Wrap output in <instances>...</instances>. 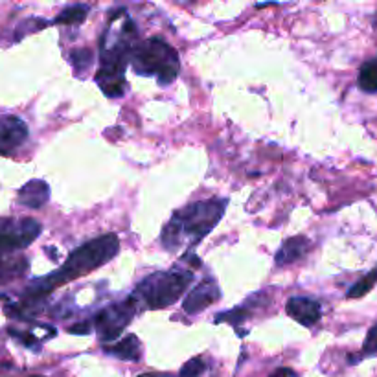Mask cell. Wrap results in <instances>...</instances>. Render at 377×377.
<instances>
[{"label": "cell", "instance_id": "1", "mask_svg": "<svg viewBox=\"0 0 377 377\" xmlns=\"http://www.w3.org/2000/svg\"><path fill=\"white\" fill-rule=\"evenodd\" d=\"M118 250L120 239L116 234H105V236L94 237L91 242L83 243L81 247L72 250L61 269H57L56 272H52L48 277L33 282L26 289V293H24V299L28 302L44 299L46 294H50V291H53L59 285L78 280V278L85 277L88 272L96 271V269L109 264L110 259L118 254Z\"/></svg>", "mask_w": 377, "mask_h": 377}, {"label": "cell", "instance_id": "10", "mask_svg": "<svg viewBox=\"0 0 377 377\" xmlns=\"http://www.w3.org/2000/svg\"><path fill=\"white\" fill-rule=\"evenodd\" d=\"M50 199V186L41 179H33L22 186L17 193V201L22 207L39 210Z\"/></svg>", "mask_w": 377, "mask_h": 377}, {"label": "cell", "instance_id": "14", "mask_svg": "<svg viewBox=\"0 0 377 377\" xmlns=\"http://www.w3.org/2000/svg\"><path fill=\"white\" fill-rule=\"evenodd\" d=\"M88 15V6L76 4L71 8H65L61 14L56 17V24H81Z\"/></svg>", "mask_w": 377, "mask_h": 377}, {"label": "cell", "instance_id": "22", "mask_svg": "<svg viewBox=\"0 0 377 377\" xmlns=\"http://www.w3.org/2000/svg\"><path fill=\"white\" fill-rule=\"evenodd\" d=\"M271 377H296V373H294L291 368H280L272 373Z\"/></svg>", "mask_w": 377, "mask_h": 377}, {"label": "cell", "instance_id": "24", "mask_svg": "<svg viewBox=\"0 0 377 377\" xmlns=\"http://www.w3.org/2000/svg\"><path fill=\"white\" fill-rule=\"evenodd\" d=\"M31 377H43V376H31Z\"/></svg>", "mask_w": 377, "mask_h": 377}, {"label": "cell", "instance_id": "16", "mask_svg": "<svg viewBox=\"0 0 377 377\" xmlns=\"http://www.w3.org/2000/svg\"><path fill=\"white\" fill-rule=\"evenodd\" d=\"M71 63L74 66L76 74H81V72L88 71L91 65L94 63V53L88 48H78L71 52Z\"/></svg>", "mask_w": 377, "mask_h": 377}, {"label": "cell", "instance_id": "12", "mask_svg": "<svg viewBox=\"0 0 377 377\" xmlns=\"http://www.w3.org/2000/svg\"><path fill=\"white\" fill-rule=\"evenodd\" d=\"M105 353L116 357L120 361H138L142 357V344L140 341L136 339V335H128V337L120 339V341L113 342V344H107L103 346Z\"/></svg>", "mask_w": 377, "mask_h": 377}, {"label": "cell", "instance_id": "6", "mask_svg": "<svg viewBox=\"0 0 377 377\" xmlns=\"http://www.w3.org/2000/svg\"><path fill=\"white\" fill-rule=\"evenodd\" d=\"M43 227L36 220H0V258L8 252L30 247Z\"/></svg>", "mask_w": 377, "mask_h": 377}, {"label": "cell", "instance_id": "20", "mask_svg": "<svg viewBox=\"0 0 377 377\" xmlns=\"http://www.w3.org/2000/svg\"><path fill=\"white\" fill-rule=\"evenodd\" d=\"M9 334L14 335V337H17L19 341L22 342V344H26L28 348H31V350H37V341L33 335H28V334H22V331H17V329H9Z\"/></svg>", "mask_w": 377, "mask_h": 377}, {"label": "cell", "instance_id": "13", "mask_svg": "<svg viewBox=\"0 0 377 377\" xmlns=\"http://www.w3.org/2000/svg\"><path fill=\"white\" fill-rule=\"evenodd\" d=\"M359 88L363 93H377V57L364 63L359 71Z\"/></svg>", "mask_w": 377, "mask_h": 377}, {"label": "cell", "instance_id": "3", "mask_svg": "<svg viewBox=\"0 0 377 377\" xmlns=\"http://www.w3.org/2000/svg\"><path fill=\"white\" fill-rule=\"evenodd\" d=\"M133 71L138 76H157V81L167 87L177 79L180 68L179 53L160 37H150L131 48Z\"/></svg>", "mask_w": 377, "mask_h": 377}, {"label": "cell", "instance_id": "7", "mask_svg": "<svg viewBox=\"0 0 377 377\" xmlns=\"http://www.w3.org/2000/svg\"><path fill=\"white\" fill-rule=\"evenodd\" d=\"M28 140V125L19 116H0V155L9 157Z\"/></svg>", "mask_w": 377, "mask_h": 377}, {"label": "cell", "instance_id": "11", "mask_svg": "<svg viewBox=\"0 0 377 377\" xmlns=\"http://www.w3.org/2000/svg\"><path fill=\"white\" fill-rule=\"evenodd\" d=\"M311 249V242L306 236H294L280 247V250L274 256V265L277 267H285V265L296 264L299 259L309 252Z\"/></svg>", "mask_w": 377, "mask_h": 377}, {"label": "cell", "instance_id": "17", "mask_svg": "<svg viewBox=\"0 0 377 377\" xmlns=\"http://www.w3.org/2000/svg\"><path fill=\"white\" fill-rule=\"evenodd\" d=\"M373 356H377V324L370 328L368 335H366V339H364L361 356L356 357V359H351L350 363H359V361L364 359V357H373Z\"/></svg>", "mask_w": 377, "mask_h": 377}, {"label": "cell", "instance_id": "5", "mask_svg": "<svg viewBox=\"0 0 377 377\" xmlns=\"http://www.w3.org/2000/svg\"><path fill=\"white\" fill-rule=\"evenodd\" d=\"M136 309H138V302L133 294L122 302L110 304L105 309H101L93 324L96 328L100 341L116 342V339L122 335L125 326L133 321Z\"/></svg>", "mask_w": 377, "mask_h": 377}, {"label": "cell", "instance_id": "15", "mask_svg": "<svg viewBox=\"0 0 377 377\" xmlns=\"http://www.w3.org/2000/svg\"><path fill=\"white\" fill-rule=\"evenodd\" d=\"M377 284V267L372 269L368 274H364L359 282L351 285L350 289H348V299H363L364 294H368L372 291L373 285Z\"/></svg>", "mask_w": 377, "mask_h": 377}, {"label": "cell", "instance_id": "19", "mask_svg": "<svg viewBox=\"0 0 377 377\" xmlns=\"http://www.w3.org/2000/svg\"><path fill=\"white\" fill-rule=\"evenodd\" d=\"M24 269H26V262H22L21 265H0V284L19 277Z\"/></svg>", "mask_w": 377, "mask_h": 377}, {"label": "cell", "instance_id": "2", "mask_svg": "<svg viewBox=\"0 0 377 377\" xmlns=\"http://www.w3.org/2000/svg\"><path fill=\"white\" fill-rule=\"evenodd\" d=\"M227 207L228 199H207L179 208L164 224L160 243L167 250L195 247L223 220Z\"/></svg>", "mask_w": 377, "mask_h": 377}, {"label": "cell", "instance_id": "9", "mask_svg": "<svg viewBox=\"0 0 377 377\" xmlns=\"http://www.w3.org/2000/svg\"><path fill=\"white\" fill-rule=\"evenodd\" d=\"M285 309H287V315L293 316L294 321L300 322L302 326H307V328L315 326L322 316L321 304L311 299H306V296H291L285 304Z\"/></svg>", "mask_w": 377, "mask_h": 377}, {"label": "cell", "instance_id": "23", "mask_svg": "<svg viewBox=\"0 0 377 377\" xmlns=\"http://www.w3.org/2000/svg\"><path fill=\"white\" fill-rule=\"evenodd\" d=\"M138 377H170V376H162V373H142Z\"/></svg>", "mask_w": 377, "mask_h": 377}, {"label": "cell", "instance_id": "21", "mask_svg": "<svg viewBox=\"0 0 377 377\" xmlns=\"http://www.w3.org/2000/svg\"><path fill=\"white\" fill-rule=\"evenodd\" d=\"M66 331L74 335H88L93 331V322H78V324L74 326H68Z\"/></svg>", "mask_w": 377, "mask_h": 377}, {"label": "cell", "instance_id": "8", "mask_svg": "<svg viewBox=\"0 0 377 377\" xmlns=\"http://www.w3.org/2000/svg\"><path fill=\"white\" fill-rule=\"evenodd\" d=\"M221 299V289L217 282L208 278V280H202L201 284H197L186 294L185 302H182V309L188 315H197L202 309L210 307L212 304H215Z\"/></svg>", "mask_w": 377, "mask_h": 377}, {"label": "cell", "instance_id": "4", "mask_svg": "<svg viewBox=\"0 0 377 377\" xmlns=\"http://www.w3.org/2000/svg\"><path fill=\"white\" fill-rule=\"evenodd\" d=\"M192 280V272L180 271V269L155 272L138 284L133 296L136 299L138 306L144 304L150 309H166L185 294Z\"/></svg>", "mask_w": 377, "mask_h": 377}, {"label": "cell", "instance_id": "18", "mask_svg": "<svg viewBox=\"0 0 377 377\" xmlns=\"http://www.w3.org/2000/svg\"><path fill=\"white\" fill-rule=\"evenodd\" d=\"M205 368H207L205 361H202L201 357H193L192 361H188V363L180 368V377H199L205 372Z\"/></svg>", "mask_w": 377, "mask_h": 377}]
</instances>
